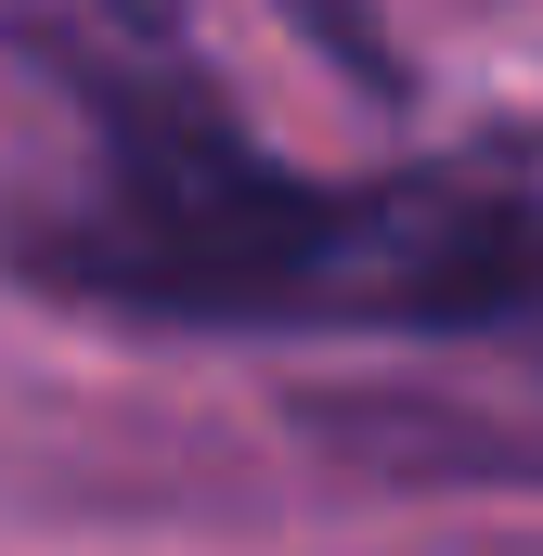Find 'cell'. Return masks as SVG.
<instances>
[{
	"instance_id": "2",
	"label": "cell",
	"mask_w": 543,
	"mask_h": 556,
	"mask_svg": "<svg viewBox=\"0 0 543 556\" xmlns=\"http://www.w3.org/2000/svg\"><path fill=\"white\" fill-rule=\"evenodd\" d=\"M285 26L350 78V91H376V104H402V52H389V13L376 0H285Z\"/></svg>"
},
{
	"instance_id": "1",
	"label": "cell",
	"mask_w": 543,
	"mask_h": 556,
	"mask_svg": "<svg viewBox=\"0 0 543 556\" xmlns=\"http://www.w3.org/2000/svg\"><path fill=\"white\" fill-rule=\"evenodd\" d=\"M52 78L78 91V194L13 233V273L78 311H130L181 337L272 324H389L479 337L543 311V194L505 181H311L247 142L194 52L155 26H52Z\"/></svg>"
}]
</instances>
